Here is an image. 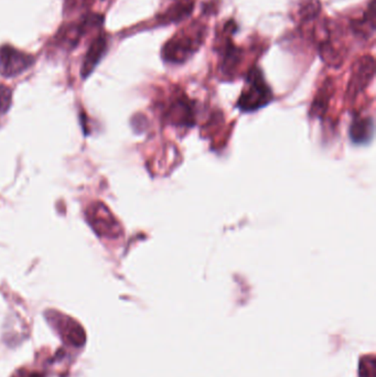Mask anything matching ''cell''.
Wrapping results in <instances>:
<instances>
[{
    "instance_id": "cell-9",
    "label": "cell",
    "mask_w": 376,
    "mask_h": 377,
    "mask_svg": "<svg viewBox=\"0 0 376 377\" xmlns=\"http://www.w3.org/2000/svg\"><path fill=\"white\" fill-rule=\"evenodd\" d=\"M373 135V121L360 119L352 125L351 136L356 143H365Z\"/></svg>"
},
{
    "instance_id": "cell-12",
    "label": "cell",
    "mask_w": 376,
    "mask_h": 377,
    "mask_svg": "<svg viewBox=\"0 0 376 377\" xmlns=\"http://www.w3.org/2000/svg\"><path fill=\"white\" fill-rule=\"evenodd\" d=\"M28 377H43V375L39 374V373H32V374L29 375Z\"/></svg>"
},
{
    "instance_id": "cell-4",
    "label": "cell",
    "mask_w": 376,
    "mask_h": 377,
    "mask_svg": "<svg viewBox=\"0 0 376 377\" xmlns=\"http://www.w3.org/2000/svg\"><path fill=\"white\" fill-rule=\"evenodd\" d=\"M35 58L28 53L11 46L0 47V74L5 78H15L30 68Z\"/></svg>"
},
{
    "instance_id": "cell-3",
    "label": "cell",
    "mask_w": 376,
    "mask_h": 377,
    "mask_svg": "<svg viewBox=\"0 0 376 377\" xmlns=\"http://www.w3.org/2000/svg\"><path fill=\"white\" fill-rule=\"evenodd\" d=\"M86 219L99 237L115 239L121 234L119 222L109 208L102 202H94L87 208Z\"/></svg>"
},
{
    "instance_id": "cell-6",
    "label": "cell",
    "mask_w": 376,
    "mask_h": 377,
    "mask_svg": "<svg viewBox=\"0 0 376 377\" xmlns=\"http://www.w3.org/2000/svg\"><path fill=\"white\" fill-rule=\"evenodd\" d=\"M107 50V40L105 35H99L92 42L85 58H84L83 66H82V76L83 78L91 76L92 72L99 66L103 56H105Z\"/></svg>"
},
{
    "instance_id": "cell-7",
    "label": "cell",
    "mask_w": 376,
    "mask_h": 377,
    "mask_svg": "<svg viewBox=\"0 0 376 377\" xmlns=\"http://www.w3.org/2000/svg\"><path fill=\"white\" fill-rule=\"evenodd\" d=\"M374 76V59L372 56H364L358 61V66L354 70L352 76L350 88L352 92L361 91L365 88L366 84H369Z\"/></svg>"
},
{
    "instance_id": "cell-5",
    "label": "cell",
    "mask_w": 376,
    "mask_h": 377,
    "mask_svg": "<svg viewBox=\"0 0 376 377\" xmlns=\"http://www.w3.org/2000/svg\"><path fill=\"white\" fill-rule=\"evenodd\" d=\"M47 319L66 343L76 347H83L86 341L85 331L75 320L56 311L47 312Z\"/></svg>"
},
{
    "instance_id": "cell-8",
    "label": "cell",
    "mask_w": 376,
    "mask_h": 377,
    "mask_svg": "<svg viewBox=\"0 0 376 377\" xmlns=\"http://www.w3.org/2000/svg\"><path fill=\"white\" fill-rule=\"evenodd\" d=\"M192 0H170L169 5L162 11L159 19L164 23H179L192 13Z\"/></svg>"
},
{
    "instance_id": "cell-2",
    "label": "cell",
    "mask_w": 376,
    "mask_h": 377,
    "mask_svg": "<svg viewBox=\"0 0 376 377\" xmlns=\"http://www.w3.org/2000/svg\"><path fill=\"white\" fill-rule=\"evenodd\" d=\"M272 91L258 68H252L248 76V84L241 95L238 107L244 112L256 111L269 103Z\"/></svg>"
},
{
    "instance_id": "cell-10",
    "label": "cell",
    "mask_w": 376,
    "mask_h": 377,
    "mask_svg": "<svg viewBox=\"0 0 376 377\" xmlns=\"http://www.w3.org/2000/svg\"><path fill=\"white\" fill-rule=\"evenodd\" d=\"M13 102V92L8 86L0 84V115L6 114L11 109Z\"/></svg>"
},
{
    "instance_id": "cell-11",
    "label": "cell",
    "mask_w": 376,
    "mask_h": 377,
    "mask_svg": "<svg viewBox=\"0 0 376 377\" xmlns=\"http://www.w3.org/2000/svg\"><path fill=\"white\" fill-rule=\"evenodd\" d=\"M360 376L375 377V360L373 357L362 359L360 363Z\"/></svg>"
},
{
    "instance_id": "cell-1",
    "label": "cell",
    "mask_w": 376,
    "mask_h": 377,
    "mask_svg": "<svg viewBox=\"0 0 376 377\" xmlns=\"http://www.w3.org/2000/svg\"><path fill=\"white\" fill-rule=\"evenodd\" d=\"M205 33V30L201 25H195L190 30L178 33L164 44L162 58L167 62H185L202 44Z\"/></svg>"
}]
</instances>
